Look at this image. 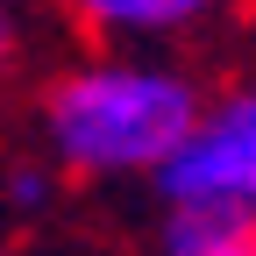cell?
Returning <instances> with one entry per match:
<instances>
[{
	"label": "cell",
	"mask_w": 256,
	"mask_h": 256,
	"mask_svg": "<svg viewBox=\"0 0 256 256\" xmlns=\"http://www.w3.org/2000/svg\"><path fill=\"white\" fill-rule=\"evenodd\" d=\"M200 78L171 57H78L43 86V150L57 178L150 185L200 114Z\"/></svg>",
	"instance_id": "cell-1"
},
{
	"label": "cell",
	"mask_w": 256,
	"mask_h": 256,
	"mask_svg": "<svg viewBox=\"0 0 256 256\" xmlns=\"http://www.w3.org/2000/svg\"><path fill=\"white\" fill-rule=\"evenodd\" d=\"M235 0H72V22L92 43H178L228 14Z\"/></svg>",
	"instance_id": "cell-3"
},
{
	"label": "cell",
	"mask_w": 256,
	"mask_h": 256,
	"mask_svg": "<svg viewBox=\"0 0 256 256\" xmlns=\"http://www.w3.org/2000/svg\"><path fill=\"white\" fill-rule=\"evenodd\" d=\"M164 256H256V214H220V206H164L156 220Z\"/></svg>",
	"instance_id": "cell-4"
},
{
	"label": "cell",
	"mask_w": 256,
	"mask_h": 256,
	"mask_svg": "<svg viewBox=\"0 0 256 256\" xmlns=\"http://www.w3.org/2000/svg\"><path fill=\"white\" fill-rule=\"evenodd\" d=\"M50 200H57V164H8L0 171V206L14 220L50 214Z\"/></svg>",
	"instance_id": "cell-5"
},
{
	"label": "cell",
	"mask_w": 256,
	"mask_h": 256,
	"mask_svg": "<svg viewBox=\"0 0 256 256\" xmlns=\"http://www.w3.org/2000/svg\"><path fill=\"white\" fill-rule=\"evenodd\" d=\"M156 206H220L256 214V78L200 92V114L178 150L156 164Z\"/></svg>",
	"instance_id": "cell-2"
},
{
	"label": "cell",
	"mask_w": 256,
	"mask_h": 256,
	"mask_svg": "<svg viewBox=\"0 0 256 256\" xmlns=\"http://www.w3.org/2000/svg\"><path fill=\"white\" fill-rule=\"evenodd\" d=\"M22 36H28L22 28V0H0V78L22 64Z\"/></svg>",
	"instance_id": "cell-6"
}]
</instances>
